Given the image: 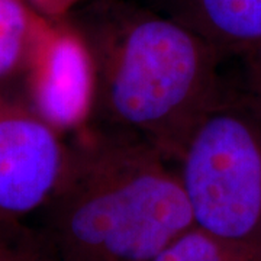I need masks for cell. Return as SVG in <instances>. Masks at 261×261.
I'll list each match as a JSON object with an SVG mask.
<instances>
[{
	"instance_id": "cell-1",
	"label": "cell",
	"mask_w": 261,
	"mask_h": 261,
	"mask_svg": "<svg viewBox=\"0 0 261 261\" xmlns=\"http://www.w3.org/2000/svg\"><path fill=\"white\" fill-rule=\"evenodd\" d=\"M93 57L92 118L178 163L193 132L224 100L221 54L174 18L100 2L74 23Z\"/></svg>"
},
{
	"instance_id": "cell-2",
	"label": "cell",
	"mask_w": 261,
	"mask_h": 261,
	"mask_svg": "<svg viewBox=\"0 0 261 261\" xmlns=\"http://www.w3.org/2000/svg\"><path fill=\"white\" fill-rule=\"evenodd\" d=\"M41 212L58 261H155L195 228L171 161L144 141L86 128Z\"/></svg>"
},
{
	"instance_id": "cell-3",
	"label": "cell",
	"mask_w": 261,
	"mask_h": 261,
	"mask_svg": "<svg viewBox=\"0 0 261 261\" xmlns=\"http://www.w3.org/2000/svg\"><path fill=\"white\" fill-rule=\"evenodd\" d=\"M195 228L261 254V118L222 100L193 132L177 163Z\"/></svg>"
},
{
	"instance_id": "cell-4",
	"label": "cell",
	"mask_w": 261,
	"mask_h": 261,
	"mask_svg": "<svg viewBox=\"0 0 261 261\" xmlns=\"http://www.w3.org/2000/svg\"><path fill=\"white\" fill-rule=\"evenodd\" d=\"M68 152L58 130L0 87V221L41 212L63 180Z\"/></svg>"
},
{
	"instance_id": "cell-5",
	"label": "cell",
	"mask_w": 261,
	"mask_h": 261,
	"mask_svg": "<svg viewBox=\"0 0 261 261\" xmlns=\"http://www.w3.org/2000/svg\"><path fill=\"white\" fill-rule=\"evenodd\" d=\"M27 103L56 130L92 121L96 75L92 53L74 23L44 16L23 71Z\"/></svg>"
},
{
	"instance_id": "cell-6",
	"label": "cell",
	"mask_w": 261,
	"mask_h": 261,
	"mask_svg": "<svg viewBox=\"0 0 261 261\" xmlns=\"http://www.w3.org/2000/svg\"><path fill=\"white\" fill-rule=\"evenodd\" d=\"M225 53L261 49V0H176L174 16Z\"/></svg>"
},
{
	"instance_id": "cell-7",
	"label": "cell",
	"mask_w": 261,
	"mask_h": 261,
	"mask_svg": "<svg viewBox=\"0 0 261 261\" xmlns=\"http://www.w3.org/2000/svg\"><path fill=\"white\" fill-rule=\"evenodd\" d=\"M42 19L28 0H0V86L23 75Z\"/></svg>"
},
{
	"instance_id": "cell-8",
	"label": "cell",
	"mask_w": 261,
	"mask_h": 261,
	"mask_svg": "<svg viewBox=\"0 0 261 261\" xmlns=\"http://www.w3.org/2000/svg\"><path fill=\"white\" fill-rule=\"evenodd\" d=\"M155 261H261V254L233 247L192 228Z\"/></svg>"
},
{
	"instance_id": "cell-9",
	"label": "cell",
	"mask_w": 261,
	"mask_h": 261,
	"mask_svg": "<svg viewBox=\"0 0 261 261\" xmlns=\"http://www.w3.org/2000/svg\"><path fill=\"white\" fill-rule=\"evenodd\" d=\"M0 261H58L38 228L0 221Z\"/></svg>"
},
{
	"instance_id": "cell-10",
	"label": "cell",
	"mask_w": 261,
	"mask_h": 261,
	"mask_svg": "<svg viewBox=\"0 0 261 261\" xmlns=\"http://www.w3.org/2000/svg\"><path fill=\"white\" fill-rule=\"evenodd\" d=\"M252 60L248 71V92L244 105L261 118V49L251 53Z\"/></svg>"
},
{
	"instance_id": "cell-11",
	"label": "cell",
	"mask_w": 261,
	"mask_h": 261,
	"mask_svg": "<svg viewBox=\"0 0 261 261\" xmlns=\"http://www.w3.org/2000/svg\"><path fill=\"white\" fill-rule=\"evenodd\" d=\"M29 5L39 13L51 19H63L80 0H28Z\"/></svg>"
}]
</instances>
